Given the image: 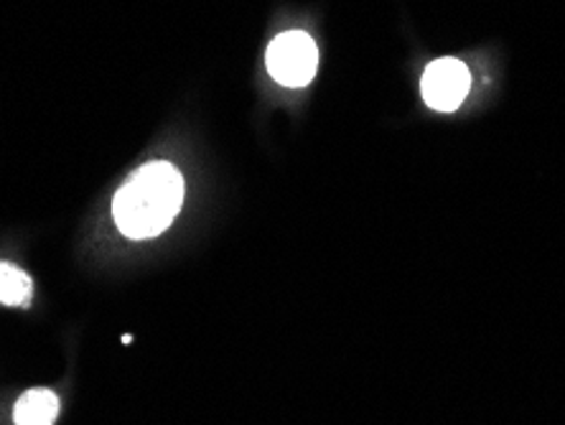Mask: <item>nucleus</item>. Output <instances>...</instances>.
Returning <instances> with one entry per match:
<instances>
[{"mask_svg":"<svg viewBox=\"0 0 565 425\" xmlns=\"http://www.w3.org/2000/svg\"><path fill=\"white\" fill-rule=\"evenodd\" d=\"M265 64L282 87H306L319 66V49L306 31H282L270 41Z\"/></svg>","mask_w":565,"mask_h":425,"instance_id":"obj_2","label":"nucleus"},{"mask_svg":"<svg viewBox=\"0 0 565 425\" xmlns=\"http://www.w3.org/2000/svg\"><path fill=\"white\" fill-rule=\"evenodd\" d=\"M33 283L26 273L11 263H0V304L26 306L31 301Z\"/></svg>","mask_w":565,"mask_h":425,"instance_id":"obj_5","label":"nucleus"},{"mask_svg":"<svg viewBox=\"0 0 565 425\" xmlns=\"http://www.w3.org/2000/svg\"><path fill=\"white\" fill-rule=\"evenodd\" d=\"M184 204V177L169 161H151L130 173L113 199V216L122 235L148 240L169 230Z\"/></svg>","mask_w":565,"mask_h":425,"instance_id":"obj_1","label":"nucleus"},{"mask_svg":"<svg viewBox=\"0 0 565 425\" xmlns=\"http://www.w3.org/2000/svg\"><path fill=\"white\" fill-rule=\"evenodd\" d=\"M420 89L428 107H434L438 113H454L469 95L471 74L463 62L454 60V56H444V60H436L426 66Z\"/></svg>","mask_w":565,"mask_h":425,"instance_id":"obj_3","label":"nucleus"},{"mask_svg":"<svg viewBox=\"0 0 565 425\" xmlns=\"http://www.w3.org/2000/svg\"><path fill=\"white\" fill-rule=\"evenodd\" d=\"M60 418V397L52 390H29L13 411L15 425H54Z\"/></svg>","mask_w":565,"mask_h":425,"instance_id":"obj_4","label":"nucleus"}]
</instances>
